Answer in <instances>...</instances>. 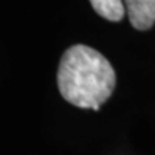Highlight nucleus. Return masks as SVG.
Masks as SVG:
<instances>
[{
  "instance_id": "obj_1",
  "label": "nucleus",
  "mask_w": 155,
  "mask_h": 155,
  "mask_svg": "<svg viewBox=\"0 0 155 155\" xmlns=\"http://www.w3.org/2000/svg\"><path fill=\"white\" fill-rule=\"evenodd\" d=\"M116 75L105 56L86 45H73L62 55L58 88L69 104L98 111L115 89Z\"/></svg>"
},
{
  "instance_id": "obj_2",
  "label": "nucleus",
  "mask_w": 155,
  "mask_h": 155,
  "mask_svg": "<svg viewBox=\"0 0 155 155\" xmlns=\"http://www.w3.org/2000/svg\"><path fill=\"white\" fill-rule=\"evenodd\" d=\"M129 23L138 30H148L155 23V0H124Z\"/></svg>"
},
{
  "instance_id": "obj_3",
  "label": "nucleus",
  "mask_w": 155,
  "mask_h": 155,
  "mask_svg": "<svg viewBox=\"0 0 155 155\" xmlns=\"http://www.w3.org/2000/svg\"><path fill=\"white\" fill-rule=\"evenodd\" d=\"M94 10L106 20L119 22L125 16L127 9L124 0H89Z\"/></svg>"
}]
</instances>
